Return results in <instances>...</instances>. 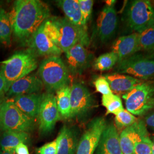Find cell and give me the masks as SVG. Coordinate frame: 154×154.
<instances>
[{"label": "cell", "instance_id": "1", "mask_svg": "<svg viewBox=\"0 0 154 154\" xmlns=\"http://www.w3.org/2000/svg\"><path fill=\"white\" fill-rule=\"evenodd\" d=\"M50 16L49 6L39 0H17L11 13L12 33L22 45L29 40Z\"/></svg>", "mask_w": 154, "mask_h": 154}, {"label": "cell", "instance_id": "2", "mask_svg": "<svg viewBox=\"0 0 154 154\" xmlns=\"http://www.w3.org/2000/svg\"><path fill=\"white\" fill-rule=\"evenodd\" d=\"M1 63L0 70L5 82V94L13 83L27 76L38 67L37 56L28 49L16 52Z\"/></svg>", "mask_w": 154, "mask_h": 154}, {"label": "cell", "instance_id": "3", "mask_svg": "<svg viewBox=\"0 0 154 154\" xmlns=\"http://www.w3.org/2000/svg\"><path fill=\"white\" fill-rule=\"evenodd\" d=\"M69 72L60 56L48 57L39 66L40 79L49 93L57 91L68 85Z\"/></svg>", "mask_w": 154, "mask_h": 154}, {"label": "cell", "instance_id": "4", "mask_svg": "<svg viewBox=\"0 0 154 154\" xmlns=\"http://www.w3.org/2000/svg\"><path fill=\"white\" fill-rule=\"evenodd\" d=\"M127 26L134 33H139L154 25V8L147 0L129 1L124 13Z\"/></svg>", "mask_w": 154, "mask_h": 154}, {"label": "cell", "instance_id": "5", "mask_svg": "<svg viewBox=\"0 0 154 154\" xmlns=\"http://www.w3.org/2000/svg\"><path fill=\"white\" fill-rule=\"evenodd\" d=\"M35 126V119L25 115L12 100H4L0 105V130L29 133Z\"/></svg>", "mask_w": 154, "mask_h": 154}, {"label": "cell", "instance_id": "6", "mask_svg": "<svg viewBox=\"0 0 154 154\" xmlns=\"http://www.w3.org/2000/svg\"><path fill=\"white\" fill-rule=\"evenodd\" d=\"M58 32L57 47L65 53L77 44L88 46L90 44L87 27H79L72 23L66 17H51Z\"/></svg>", "mask_w": 154, "mask_h": 154}, {"label": "cell", "instance_id": "7", "mask_svg": "<svg viewBox=\"0 0 154 154\" xmlns=\"http://www.w3.org/2000/svg\"><path fill=\"white\" fill-rule=\"evenodd\" d=\"M154 83L141 82L122 95L126 110L134 116L146 114L154 107Z\"/></svg>", "mask_w": 154, "mask_h": 154}, {"label": "cell", "instance_id": "8", "mask_svg": "<svg viewBox=\"0 0 154 154\" xmlns=\"http://www.w3.org/2000/svg\"><path fill=\"white\" fill-rule=\"evenodd\" d=\"M116 70L139 79L154 77V52L137 53L130 56L118 62Z\"/></svg>", "mask_w": 154, "mask_h": 154}, {"label": "cell", "instance_id": "9", "mask_svg": "<svg viewBox=\"0 0 154 154\" xmlns=\"http://www.w3.org/2000/svg\"><path fill=\"white\" fill-rule=\"evenodd\" d=\"M115 0L106 1V5L100 12L93 35L99 42L105 44L116 34L118 27V16L114 5Z\"/></svg>", "mask_w": 154, "mask_h": 154}, {"label": "cell", "instance_id": "10", "mask_svg": "<svg viewBox=\"0 0 154 154\" xmlns=\"http://www.w3.org/2000/svg\"><path fill=\"white\" fill-rule=\"evenodd\" d=\"M37 117L39 131L43 135L51 132L55 127L56 123L61 119L56 98L52 93L44 94Z\"/></svg>", "mask_w": 154, "mask_h": 154}, {"label": "cell", "instance_id": "11", "mask_svg": "<svg viewBox=\"0 0 154 154\" xmlns=\"http://www.w3.org/2000/svg\"><path fill=\"white\" fill-rule=\"evenodd\" d=\"M107 122L103 117H97L90 122L80 138L75 154H94Z\"/></svg>", "mask_w": 154, "mask_h": 154}, {"label": "cell", "instance_id": "12", "mask_svg": "<svg viewBox=\"0 0 154 154\" xmlns=\"http://www.w3.org/2000/svg\"><path fill=\"white\" fill-rule=\"evenodd\" d=\"M71 115L70 118L86 116L93 108L95 100L88 88L80 83L72 85L70 93Z\"/></svg>", "mask_w": 154, "mask_h": 154}, {"label": "cell", "instance_id": "13", "mask_svg": "<svg viewBox=\"0 0 154 154\" xmlns=\"http://www.w3.org/2000/svg\"><path fill=\"white\" fill-rule=\"evenodd\" d=\"M26 46L34 55L37 56H60L62 51L55 46L44 31L43 24L34 33Z\"/></svg>", "mask_w": 154, "mask_h": 154}, {"label": "cell", "instance_id": "14", "mask_svg": "<svg viewBox=\"0 0 154 154\" xmlns=\"http://www.w3.org/2000/svg\"><path fill=\"white\" fill-rule=\"evenodd\" d=\"M67 69L72 74H81L90 66L92 60L91 54L85 46L77 44L65 53Z\"/></svg>", "mask_w": 154, "mask_h": 154}, {"label": "cell", "instance_id": "15", "mask_svg": "<svg viewBox=\"0 0 154 154\" xmlns=\"http://www.w3.org/2000/svg\"><path fill=\"white\" fill-rule=\"evenodd\" d=\"M95 154H123L119 134L114 123L107 124L99 139Z\"/></svg>", "mask_w": 154, "mask_h": 154}, {"label": "cell", "instance_id": "16", "mask_svg": "<svg viewBox=\"0 0 154 154\" xmlns=\"http://www.w3.org/2000/svg\"><path fill=\"white\" fill-rule=\"evenodd\" d=\"M44 86L40 78L34 75H28L13 83L6 94L7 97H14L19 95L38 93Z\"/></svg>", "mask_w": 154, "mask_h": 154}, {"label": "cell", "instance_id": "17", "mask_svg": "<svg viewBox=\"0 0 154 154\" xmlns=\"http://www.w3.org/2000/svg\"><path fill=\"white\" fill-rule=\"evenodd\" d=\"M103 77L109 82L112 93L117 95L127 93L135 86L142 82L138 78L118 72L107 74Z\"/></svg>", "mask_w": 154, "mask_h": 154}, {"label": "cell", "instance_id": "18", "mask_svg": "<svg viewBox=\"0 0 154 154\" xmlns=\"http://www.w3.org/2000/svg\"><path fill=\"white\" fill-rule=\"evenodd\" d=\"M44 94H30L19 95L12 100L14 105L25 115L35 119L38 115L39 107Z\"/></svg>", "mask_w": 154, "mask_h": 154}, {"label": "cell", "instance_id": "19", "mask_svg": "<svg viewBox=\"0 0 154 154\" xmlns=\"http://www.w3.org/2000/svg\"><path fill=\"white\" fill-rule=\"evenodd\" d=\"M112 51L118 56V62L138 53V33L119 37L112 44Z\"/></svg>", "mask_w": 154, "mask_h": 154}, {"label": "cell", "instance_id": "20", "mask_svg": "<svg viewBox=\"0 0 154 154\" xmlns=\"http://www.w3.org/2000/svg\"><path fill=\"white\" fill-rule=\"evenodd\" d=\"M134 126V150L135 154H151L152 141L143 119H137Z\"/></svg>", "mask_w": 154, "mask_h": 154}, {"label": "cell", "instance_id": "21", "mask_svg": "<svg viewBox=\"0 0 154 154\" xmlns=\"http://www.w3.org/2000/svg\"><path fill=\"white\" fill-rule=\"evenodd\" d=\"M61 140L57 154H75L78 139V132L74 128L64 126L61 131Z\"/></svg>", "mask_w": 154, "mask_h": 154}, {"label": "cell", "instance_id": "22", "mask_svg": "<svg viewBox=\"0 0 154 154\" xmlns=\"http://www.w3.org/2000/svg\"><path fill=\"white\" fill-rule=\"evenodd\" d=\"M29 133L19 131H3L0 135V149L2 151L15 152V149L21 143H28Z\"/></svg>", "mask_w": 154, "mask_h": 154}, {"label": "cell", "instance_id": "23", "mask_svg": "<svg viewBox=\"0 0 154 154\" xmlns=\"http://www.w3.org/2000/svg\"><path fill=\"white\" fill-rule=\"evenodd\" d=\"M57 4L72 23L79 27H87L83 25L82 13L78 0L58 1Z\"/></svg>", "mask_w": 154, "mask_h": 154}, {"label": "cell", "instance_id": "24", "mask_svg": "<svg viewBox=\"0 0 154 154\" xmlns=\"http://www.w3.org/2000/svg\"><path fill=\"white\" fill-rule=\"evenodd\" d=\"M71 88L68 85L57 91L56 102L61 117L64 119L70 118L71 115Z\"/></svg>", "mask_w": 154, "mask_h": 154}, {"label": "cell", "instance_id": "25", "mask_svg": "<svg viewBox=\"0 0 154 154\" xmlns=\"http://www.w3.org/2000/svg\"><path fill=\"white\" fill-rule=\"evenodd\" d=\"M11 13L0 8V44L5 46L11 45Z\"/></svg>", "mask_w": 154, "mask_h": 154}, {"label": "cell", "instance_id": "26", "mask_svg": "<svg viewBox=\"0 0 154 154\" xmlns=\"http://www.w3.org/2000/svg\"><path fill=\"white\" fill-rule=\"evenodd\" d=\"M134 124L123 130L119 134V142L123 154H135L134 150Z\"/></svg>", "mask_w": 154, "mask_h": 154}, {"label": "cell", "instance_id": "27", "mask_svg": "<svg viewBox=\"0 0 154 154\" xmlns=\"http://www.w3.org/2000/svg\"><path fill=\"white\" fill-rule=\"evenodd\" d=\"M138 50L154 52V25L138 33Z\"/></svg>", "mask_w": 154, "mask_h": 154}, {"label": "cell", "instance_id": "28", "mask_svg": "<svg viewBox=\"0 0 154 154\" xmlns=\"http://www.w3.org/2000/svg\"><path fill=\"white\" fill-rule=\"evenodd\" d=\"M119 61L118 57L113 51L100 55L94 62V68L99 72L109 70L112 68Z\"/></svg>", "mask_w": 154, "mask_h": 154}, {"label": "cell", "instance_id": "29", "mask_svg": "<svg viewBox=\"0 0 154 154\" xmlns=\"http://www.w3.org/2000/svg\"><path fill=\"white\" fill-rule=\"evenodd\" d=\"M102 104L107 110L106 114H112L116 116L125 109L120 97L113 93L102 95Z\"/></svg>", "mask_w": 154, "mask_h": 154}, {"label": "cell", "instance_id": "30", "mask_svg": "<svg viewBox=\"0 0 154 154\" xmlns=\"http://www.w3.org/2000/svg\"><path fill=\"white\" fill-rule=\"evenodd\" d=\"M137 119H138L131 113L124 109L116 115L114 125L118 130L122 131L127 127L131 126Z\"/></svg>", "mask_w": 154, "mask_h": 154}, {"label": "cell", "instance_id": "31", "mask_svg": "<svg viewBox=\"0 0 154 154\" xmlns=\"http://www.w3.org/2000/svg\"><path fill=\"white\" fill-rule=\"evenodd\" d=\"M44 31L50 40L57 46L58 41V32L55 24L49 18L43 23Z\"/></svg>", "mask_w": 154, "mask_h": 154}, {"label": "cell", "instance_id": "32", "mask_svg": "<svg viewBox=\"0 0 154 154\" xmlns=\"http://www.w3.org/2000/svg\"><path fill=\"white\" fill-rule=\"evenodd\" d=\"M82 16L83 25L87 26V23L91 17L94 1L92 0H78Z\"/></svg>", "mask_w": 154, "mask_h": 154}, {"label": "cell", "instance_id": "33", "mask_svg": "<svg viewBox=\"0 0 154 154\" xmlns=\"http://www.w3.org/2000/svg\"><path fill=\"white\" fill-rule=\"evenodd\" d=\"M61 140V134L53 141L46 143L44 146L37 149V153L38 154H57L58 150L59 143Z\"/></svg>", "mask_w": 154, "mask_h": 154}, {"label": "cell", "instance_id": "34", "mask_svg": "<svg viewBox=\"0 0 154 154\" xmlns=\"http://www.w3.org/2000/svg\"><path fill=\"white\" fill-rule=\"evenodd\" d=\"M94 85L97 91L102 94V95H107L112 94L109 82L103 76L98 78L94 82Z\"/></svg>", "mask_w": 154, "mask_h": 154}, {"label": "cell", "instance_id": "35", "mask_svg": "<svg viewBox=\"0 0 154 154\" xmlns=\"http://www.w3.org/2000/svg\"><path fill=\"white\" fill-rule=\"evenodd\" d=\"M143 120L147 128H149L154 131V111L147 113Z\"/></svg>", "mask_w": 154, "mask_h": 154}, {"label": "cell", "instance_id": "36", "mask_svg": "<svg viewBox=\"0 0 154 154\" xmlns=\"http://www.w3.org/2000/svg\"><path fill=\"white\" fill-rule=\"evenodd\" d=\"M16 154H30L28 146L25 143L20 144L15 149Z\"/></svg>", "mask_w": 154, "mask_h": 154}, {"label": "cell", "instance_id": "37", "mask_svg": "<svg viewBox=\"0 0 154 154\" xmlns=\"http://www.w3.org/2000/svg\"><path fill=\"white\" fill-rule=\"evenodd\" d=\"M5 82L4 77L0 70V98L2 99L5 94Z\"/></svg>", "mask_w": 154, "mask_h": 154}, {"label": "cell", "instance_id": "38", "mask_svg": "<svg viewBox=\"0 0 154 154\" xmlns=\"http://www.w3.org/2000/svg\"><path fill=\"white\" fill-rule=\"evenodd\" d=\"M150 138H151V141H152V152H151V154H154V135H152Z\"/></svg>", "mask_w": 154, "mask_h": 154}, {"label": "cell", "instance_id": "39", "mask_svg": "<svg viewBox=\"0 0 154 154\" xmlns=\"http://www.w3.org/2000/svg\"><path fill=\"white\" fill-rule=\"evenodd\" d=\"M0 154H16V152H4V151H0Z\"/></svg>", "mask_w": 154, "mask_h": 154}, {"label": "cell", "instance_id": "40", "mask_svg": "<svg viewBox=\"0 0 154 154\" xmlns=\"http://www.w3.org/2000/svg\"><path fill=\"white\" fill-rule=\"evenodd\" d=\"M151 104H152V106H153V107L154 108V98L152 100V102H151Z\"/></svg>", "mask_w": 154, "mask_h": 154}, {"label": "cell", "instance_id": "41", "mask_svg": "<svg viewBox=\"0 0 154 154\" xmlns=\"http://www.w3.org/2000/svg\"><path fill=\"white\" fill-rule=\"evenodd\" d=\"M3 100H4L3 99H1V98H0V105H1V103L2 102V101H3Z\"/></svg>", "mask_w": 154, "mask_h": 154}, {"label": "cell", "instance_id": "42", "mask_svg": "<svg viewBox=\"0 0 154 154\" xmlns=\"http://www.w3.org/2000/svg\"><path fill=\"white\" fill-rule=\"evenodd\" d=\"M2 1H0V6H1V4H2Z\"/></svg>", "mask_w": 154, "mask_h": 154}, {"label": "cell", "instance_id": "43", "mask_svg": "<svg viewBox=\"0 0 154 154\" xmlns=\"http://www.w3.org/2000/svg\"><path fill=\"white\" fill-rule=\"evenodd\" d=\"M0 151H1V149H0Z\"/></svg>", "mask_w": 154, "mask_h": 154}]
</instances>
